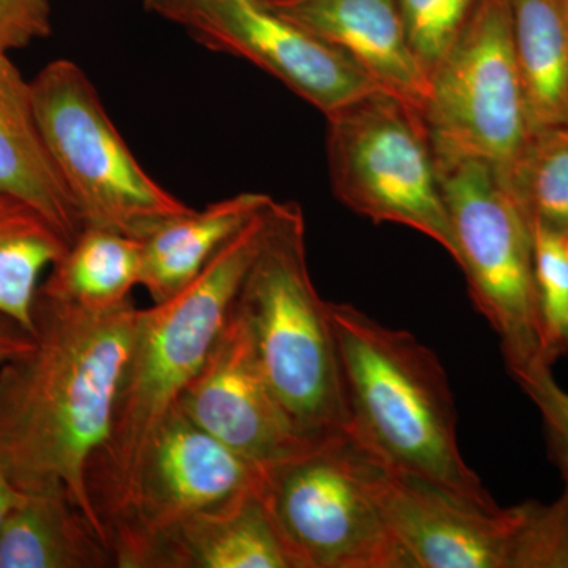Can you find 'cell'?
<instances>
[{
	"label": "cell",
	"instance_id": "6da1fadb",
	"mask_svg": "<svg viewBox=\"0 0 568 568\" xmlns=\"http://www.w3.org/2000/svg\"><path fill=\"white\" fill-rule=\"evenodd\" d=\"M138 312L132 301L88 308L39 287L36 345L0 366V466L22 493L69 496L104 538L88 469L110 435Z\"/></svg>",
	"mask_w": 568,
	"mask_h": 568
},
{
	"label": "cell",
	"instance_id": "7a4b0ae2",
	"mask_svg": "<svg viewBox=\"0 0 568 568\" xmlns=\"http://www.w3.org/2000/svg\"><path fill=\"white\" fill-rule=\"evenodd\" d=\"M272 201L182 291L138 312L106 443L88 469L89 499L110 544L132 499L149 444L192 383L227 323L263 245Z\"/></svg>",
	"mask_w": 568,
	"mask_h": 568
},
{
	"label": "cell",
	"instance_id": "3957f363",
	"mask_svg": "<svg viewBox=\"0 0 568 568\" xmlns=\"http://www.w3.org/2000/svg\"><path fill=\"white\" fill-rule=\"evenodd\" d=\"M347 413L346 436L392 473L497 507L463 458L446 369L429 347L349 304L328 302Z\"/></svg>",
	"mask_w": 568,
	"mask_h": 568
},
{
	"label": "cell",
	"instance_id": "277c9868",
	"mask_svg": "<svg viewBox=\"0 0 568 568\" xmlns=\"http://www.w3.org/2000/svg\"><path fill=\"white\" fill-rule=\"evenodd\" d=\"M234 308L295 429L313 443L347 437L338 345L328 302L310 275L301 205L272 204L263 245Z\"/></svg>",
	"mask_w": 568,
	"mask_h": 568
},
{
	"label": "cell",
	"instance_id": "5b68a950",
	"mask_svg": "<svg viewBox=\"0 0 568 568\" xmlns=\"http://www.w3.org/2000/svg\"><path fill=\"white\" fill-rule=\"evenodd\" d=\"M437 178L477 312L499 336L508 373L541 361L534 233L510 186L481 156L433 140ZM548 366V365H547Z\"/></svg>",
	"mask_w": 568,
	"mask_h": 568
},
{
	"label": "cell",
	"instance_id": "8992f818",
	"mask_svg": "<svg viewBox=\"0 0 568 568\" xmlns=\"http://www.w3.org/2000/svg\"><path fill=\"white\" fill-rule=\"evenodd\" d=\"M31 85L41 133L84 227L144 241L193 211L142 170L80 65L48 63Z\"/></svg>",
	"mask_w": 568,
	"mask_h": 568
},
{
	"label": "cell",
	"instance_id": "52a82bcc",
	"mask_svg": "<svg viewBox=\"0 0 568 568\" xmlns=\"http://www.w3.org/2000/svg\"><path fill=\"white\" fill-rule=\"evenodd\" d=\"M325 119L336 200L373 223L402 224L426 235L458 263L424 112L379 89Z\"/></svg>",
	"mask_w": 568,
	"mask_h": 568
},
{
	"label": "cell",
	"instance_id": "ba28073f",
	"mask_svg": "<svg viewBox=\"0 0 568 568\" xmlns=\"http://www.w3.org/2000/svg\"><path fill=\"white\" fill-rule=\"evenodd\" d=\"M369 484L410 568H568V489L556 503L481 507L373 462Z\"/></svg>",
	"mask_w": 568,
	"mask_h": 568
},
{
	"label": "cell",
	"instance_id": "9c48e42d",
	"mask_svg": "<svg viewBox=\"0 0 568 568\" xmlns=\"http://www.w3.org/2000/svg\"><path fill=\"white\" fill-rule=\"evenodd\" d=\"M369 465L336 437L267 467L261 497L297 568H410L373 495Z\"/></svg>",
	"mask_w": 568,
	"mask_h": 568
},
{
	"label": "cell",
	"instance_id": "30bf717a",
	"mask_svg": "<svg viewBox=\"0 0 568 568\" xmlns=\"http://www.w3.org/2000/svg\"><path fill=\"white\" fill-rule=\"evenodd\" d=\"M433 140L481 156L514 183L534 133L507 0H480L455 47L429 77L424 110Z\"/></svg>",
	"mask_w": 568,
	"mask_h": 568
},
{
	"label": "cell",
	"instance_id": "8fae6325",
	"mask_svg": "<svg viewBox=\"0 0 568 568\" xmlns=\"http://www.w3.org/2000/svg\"><path fill=\"white\" fill-rule=\"evenodd\" d=\"M265 470L175 407L149 444L129 508L111 530L115 564L152 568L156 552L183 523L260 493Z\"/></svg>",
	"mask_w": 568,
	"mask_h": 568
},
{
	"label": "cell",
	"instance_id": "7c38bea8",
	"mask_svg": "<svg viewBox=\"0 0 568 568\" xmlns=\"http://www.w3.org/2000/svg\"><path fill=\"white\" fill-rule=\"evenodd\" d=\"M181 26L207 50L267 71L324 115L381 89L345 54L263 0H205Z\"/></svg>",
	"mask_w": 568,
	"mask_h": 568
},
{
	"label": "cell",
	"instance_id": "4fadbf2b",
	"mask_svg": "<svg viewBox=\"0 0 568 568\" xmlns=\"http://www.w3.org/2000/svg\"><path fill=\"white\" fill-rule=\"evenodd\" d=\"M178 407L224 446L263 467L324 444L302 436L284 413L234 306Z\"/></svg>",
	"mask_w": 568,
	"mask_h": 568
},
{
	"label": "cell",
	"instance_id": "5bb4252c",
	"mask_svg": "<svg viewBox=\"0 0 568 568\" xmlns=\"http://www.w3.org/2000/svg\"><path fill=\"white\" fill-rule=\"evenodd\" d=\"M264 3L284 20L345 54L381 89L424 112L429 78L410 48L396 0H267Z\"/></svg>",
	"mask_w": 568,
	"mask_h": 568
},
{
	"label": "cell",
	"instance_id": "9a60e30c",
	"mask_svg": "<svg viewBox=\"0 0 568 568\" xmlns=\"http://www.w3.org/2000/svg\"><path fill=\"white\" fill-rule=\"evenodd\" d=\"M0 192L37 209L69 244L84 230L41 133L31 81L9 54L0 55Z\"/></svg>",
	"mask_w": 568,
	"mask_h": 568
},
{
	"label": "cell",
	"instance_id": "2e32d148",
	"mask_svg": "<svg viewBox=\"0 0 568 568\" xmlns=\"http://www.w3.org/2000/svg\"><path fill=\"white\" fill-rule=\"evenodd\" d=\"M152 568H297L260 493L183 523Z\"/></svg>",
	"mask_w": 568,
	"mask_h": 568
},
{
	"label": "cell",
	"instance_id": "e0dca14e",
	"mask_svg": "<svg viewBox=\"0 0 568 568\" xmlns=\"http://www.w3.org/2000/svg\"><path fill=\"white\" fill-rule=\"evenodd\" d=\"M118 567L106 538L63 493H22L0 528V568Z\"/></svg>",
	"mask_w": 568,
	"mask_h": 568
},
{
	"label": "cell",
	"instance_id": "ac0fdd59",
	"mask_svg": "<svg viewBox=\"0 0 568 568\" xmlns=\"http://www.w3.org/2000/svg\"><path fill=\"white\" fill-rule=\"evenodd\" d=\"M263 193H239L185 213L142 241L140 286L152 304L166 301L193 282L220 250L253 216L272 203Z\"/></svg>",
	"mask_w": 568,
	"mask_h": 568
},
{
	"label": "cell",
	"instance_id": "d6986e66",
	"mask_svg": "<svg viewBox=\"0 0 568 568\" xmlns=\"http://www.w3.org/2000/svg\"><path fill=\"white\" fill-rule=\"evenodd\" d=\"M507 6L534 126H567L568 0H507Z\"/></svg>",
	"mask_w": 568,
	"mask_h": 568
},
{
	"label": "cell",
	"instance_id": "ffe728a7",
	"mask_svg": "<svg viewBox=\"0 0 568 568\" xmlns=\"http://www.w3.org/2000/svg\"><path fill=\"white\" fill-rule=\"evenodd\" d=\"M142 241L85 226L61 260L50 268L40 290L88 308H111L132 301L140 286Z\"/></svg>",
	"mask_w": 568,
	"mask_h": 568
},
{
	"label": "cell",
	"instance_id": "44dd1931",
	"mask_svg": "<svg viewBox=\"0 0 568 568\" xmlns=\"http://www.w3.org/2000/svg\"><path fill=\"white\" fill-rule=\"evenodd\" d=\"M69 246L47 216L0 192V313L32 334V310L41 275L61 260Z\"/></svg>",
	"mask_w": 568,
	"mask_h": 568
},
{
	"label": "cell",
	"instance_id": "7402d4cb",
	"mask_svg": "<svg viewBox=\"0 0 568 568\" xmlns=\"http://www.w3.org/2000/svg\"><path fill=\"white\" fill-rule=\"evenodd\" d=\"M511 192L530 224L549 231H568V125L534 133L519 163Z\"/></svg>",
	"mask_w": 568,
	"mask_h": 568
},
{
	"label": "cell",
	"instance_id": "603a6c76",
	"mask_svg": "<svg viewBox=\"0 0 568 568\" xmlns=\"http://www.w3.org/2000/svg\"><path fill=\"white\" fill-rule=\"evenodd\" d=\"M541 361L568 358V254L564 235L532 224Z\"/></svg>",
	"mask_w": 568,
	"mask_h": 568
},
{
	"label": "cell",
	"instance_id": "cb8c5ba5",
	"mask_svg": "<svg viewBox=\"0 0 568 568\" xmlns=\"http://www.w3.org/2000/svg\"><path fill=\"white\" fill-rule=\"evenodd\" d=\"M480 0H396L407 40L426 77L455 47Z\"/></svg>",
	"mask_w": 568,
	"mask_h": 568
},
{
	"label": "cell",
	"instance_id": "d4e9b609",
	"mask_svg": "<svg viewBox=\"0 0 568 568\" xmlns=\"http://www.w3.org/2000/svg\"><path fill=\"white\" fill-rule=\"evenodd\" d=\"M510 376L540 413L552 458L568 462V392L556 383L551 366L537 365Z\"/></svg>",
	"mask_w": 568,
	"mask_h": 568
},
{
	"label": "cell",
	"instance_id": "484cf974",
	"mask_svg": "<svg viewBox=\"0 0 568 568\" xmlns=\"http://www.w3.org/2000/svg\"><path fill=\"white\" fill-rule=\"evenodd\" d=\"M50 0H0V55L51 36Z\"/></svg>",
	"mask_w": 568,
	"mask_h": 568
},
{
	"label": "cell",
	"instance_id": "4316f807",
	"mask_svg": "<svg viewBox=\"0 0 568 568\" xmlns=\"http://www.w3.org/2000/svg\"><path fill=\"white\" fill-rule=\"evenodd\" d=\"M36 338L24 325L0 313V366L31 351Z\"/></svg>",
	"mask_w": 568,
	"mask_h": 568
},
{
	"label": "cell",
	"instance_id": "83f0119b",
	"mask_svg": "<svg viewBox=\"0 0 568 568\" xmlns=\"http://www.w3.org/2000/svg\"><path fill=\"white\" fill-rule=\"evenodd\" d=\"M205 0H142L145 10L159 14L164 20L181 24L194 9L204 3Z\"/></svg>",
	"mask_w": 568,
	"mask_h": 568
},
{
	"label": "cell",
	"instance_id": "f1b7e54d",
	"mask_svg": "<svg viewBox=\"0 0 568 568\" xmlns=\"http://www.w3.org/2000/svg\"><path fill=\"white\" fill-rule=\"evenodd\" d=\"M21 496L22 491L14 487L13 481L0 466V528H2L3 519L7 518L14 504L21 499Z\"/></svg>",
	"mask_w": 568,
	"mask_h": 568
},
{
	"label": "cell",
	"instance_id": "f546056e",
	"mask_svg": "<svg viewBox=\"0 0 568 568\" xmlns=\"http://www.w3.org/2000/svg\"><path fill=\"white\" fill-rule=\"evenodd\" d=\"M555 462L558 463L564 480H566V488L568 489V462L567 459H555Z\"/></svg>",
	"mask_w": 568,
	"mask_h": 568
},
{
	"label": "cell",
	"instance_id": "4dcf8cb0",
	"mask_svg": "<svg viewBox=\"0 0 568 568\" xmlns=\"http://www.w3.org/2000/svg\"><path fill=\"white\" fill-rule=\"evenodd\" d=\"M564 235V245H566V250H567V254H568V231L566 234H562Z\"/></svg>",
	"mask_w": 568,
	"mask_h": 568
},
{
	"label": "cell",
	"instance_id": "1f68e13d",
	"mask_svg": "<svg viewBox=\"0 0 568 568\" xmlns=\"http://www.w3.org/2000/svg\"><path fill=\"white\" fill-rule=\"evenodd\" d=\"M264 2H267V0H264Z\"/></svg>",
	"mask_w": 568,
	"mask_h": 568
}]
</instances>
